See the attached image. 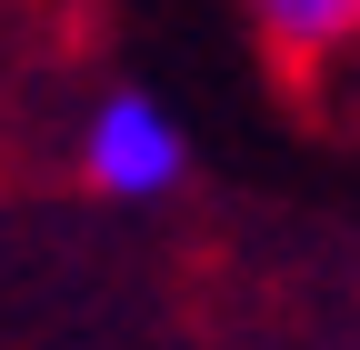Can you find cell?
I'll return each mask as SVG.
<instances>
[{
    "instance_id": "obj_1",
    "label": "cell",
    "mask_w": 360,
    "mask_h": 350,
    "mask_svg": "<svg viewBox=\"0 0 360 350\" xmlns=\"http://www.w3.org/2000/svg\"><path fill=\"white\" fill-rule=\"evenodd\" d=\"M80 181L101 190V200H120V210H150V200H170L180 181H191V130H180V110L160 101V91H141V80H120V91H101L90 101V120H80Z\"/></svg>"
},
{
    "instance_id": "obj_2",
    "label": "cell",
    "mask_w": 360,
    "mask_h": 350,
    "mask_svg": "<svg viewBox=\"0 0 360 350\" xmlns=\"http://www.w3.org/2000/svg\"><path fill=\"white\" fill-rule=\"evenodd\" d=\"M250 20L281 60H330L360 40V0H250Z\"/></svg>"
}]
</instances>
